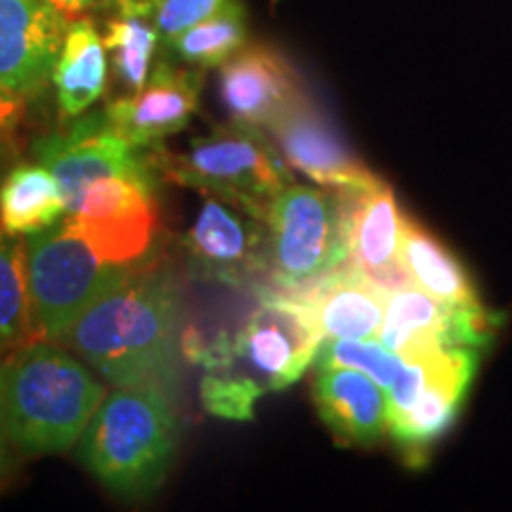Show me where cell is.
Here are the masks:
<instances>
[{
    "mask_svg": "<svg viewBox=\"0 0 512 512\" xmlns=\"http://www.w3.org/2000/svg\"><path fill=\"white\" fill-rule=\"evenodd\" d=\"M181 337L176 283L162 268L140 264L55 342L72 349L114 387L159 384L169 389Z\"/></svg>",
    "mask_w": 512,
    "mask_h": 512,
    "instance_id": "cell-1",
    "label": "cell"
},
{
    "mask_svg": "<svg viewBox=\"0 0 512 512\" xmlns=\"http://www.w3.org/2000/svg\"><path fill=\"white\" fill-rule=\"evenodd\" d=\"M155 169L171 183L219 197L254 219L266 221L273 197L292 183L290 164L264 128L230 121L195 138L185 152L147 147Z\"/></svg>",
    "mask_w": 512,
    "mask_h": 512,
    "instance_id": "cell-4",
    "label": "cell"
},
{
    "mask_svg": "<svg viewBox=\"0 0 512 512\" xmlns=\"http://www.w3.org/2000/svg\"><path fill=\"white\" fill-rule=\"evenodd\" d=\"M53 86L62 121L86 114L105 95L107 48L93 19L76 17L69 24L53 74Z\"/></svg>",
    "mask_w": 512,
    "mask_h": 512,
    "instance_id": "cell-19",
    "label": "cell"
},
{
    "mask_svg": "<svg viewBox=\"0 0 512 512\" xmlns=\"http://www.w3.org/2000/svg\"><path fill=\"white\" fill-rule=\"evenodd\" d=\"M105 48L112 69L128 93H136L152 72L159 43L157 0H107Z\"/></svg>",
    "mask_w": 512,
    "mask_h": 512,
    "instance_id": "cell-20",
    "label": "cell"
},
{
    "mask_svg": "<svg viewBox=\"0 0 512 512\" xmlns=\"http://www.w3.org/2000/svg\"><path fill=\"white\" fill-rule=\"evenodd\" d=\"M183 252L200 278L245 285L266 275V223L219 197H204L200 214L183 235Z\"/></svg>",
    "mask_w": 512,
    "mask_h": 512,
    "instance_id": "cell-13",
    "label": "cell"
},
{
    "mask_svg": "<svg viewBox=\"0 0 512 512\" xmlns=\"http://www.w3.org/2000/svg\"><path fill=\"white\" fill-rule=\"evenodd\" d=\"M347 223V264L384 290L408 283L401 266L403 214L394 190L382 178L366 188L339 192Z\"/></svg>",
    "mask_w": 512,
    "mask_h": 512,
    "instance_id": "cell-15",
    "label": "cell"
},
{
    "mask_svg": "<svg viewBox=\"0 0 512 512\" xmlns=\"http://www.w3.org/2000/svg\"><path fill=\"white\" fill-rule=\"evenodd\" d=\"M401 266L408 283L451 306H479L477 287L458 256L411 216L403 219Z\"/></svg>",
    "mask_w": 512,
    "mask_h": 512,
    "instance_id": "cell-21",
    "label": "cell"
},
{
    "mask_svg": "<svg viewBox=\"0 0 512 512\" xmlns=\"http://www.w3.org/2000/svg\"><path fill=\"white\" fill-rule=\"evenodd\" d=\"M249 43L247 8L242 0H226L214 15L169 38L166 46L178 60L197 69L226 64Z\"/></svg>",
    "mask_w": 512,
    "mask_h": 512,
    "instance_id": "cell-24",
    "label": "cell"
},
{
    "mask_svg": "<svg viewBox=\"0 0 512 512\" xmlns=\"http://www.w3.org/2000/svg\"><path fill=\"white\" fill-rule=\"evenodd\" d=\"M202 83L200 69L162 60L136 93L112 100L105 112L128 143L147 150L190 124Z\"/></svg>",
    "mask_w": 512,
    "mask_h": 512,
    "instance_id": "cell-14",
    "label": "cell"
},
{
    "mask_svg": "<svg viewBox=\"0 0 512 512\" xmlns=\"http://www.w3.org/2000/svg\"><path fill=\"white\" fill-rule=\"evenodd\" d=\"M176 441L178 415L169 389L126 384L93 413L79 439V458L117 496L145 498L164 482Z\"/></svg>",
    "mask_w": 512,
    "mask_h": 512,
    "instance_id": "cell-3",
    "label": "cell"
},
{
    "mask_svg": "<svg viewBox=\"0 0 512 512\" xmlns=\"http://www.w3.org/2000/svg\"><path fill=\"white\" fill-rule=\"evenodd\" d=\"M320 420L342 446H373L389 434V399L373 377L347 366H320L313 375Z\"/></svg>",
    "mask_w": 512,
    "mask_h": 512,
    "instance_id": "cell-18",
    "label": "cell"
},
{
    "mask_svg": "<svg viewBox=\"0 0 512 512\" xmlns=\"http://www.w3.org/2000/svg\"><path fill=\"white\" fill-rule=\"evenodd\" d=\"M24 242L38 328L46 339L60 337L88 306L140 266L121 264L76 228L67 214L53 226L24 235Z\"/></svg>",
    "mask_w": 512,
    "mask_h": 512,
    "instance_id": "cell-5",
    "label": "cell"
},
{
    "mask_svg": "<svg viewBox=\"0 0 512 512\" xmlns=\"http://www.w3.org/2000/svg\"><path fill=\"white\" fill-rule=\"evenodd\" d=\"M479 349H446L425 358L418 392L399 411L389 413V437L406 460L422 467L432 446L458 418L479 363Z\"/></svg>",
    "mask_w": 512,
    "mask_h": 512,
    "instance_id": "cell-10",
    "label": "cell"
},
{
    "mask_svg": "<svg viewBox=\"0 0 512 512\" xmlns=\"http://www.w3.org/2000/svg\"><path fill=\"white\" fill-rule=\"evenodd\" d=\"M8 171H10V147H8V140H0V183H3V178Z\"/></svg>",
    "mask_w": 512,
    "mask_h": 512,
    "instance_id": "cell-30",
    "label": "cell"
},
{
    "mask_svg": "<svg viewBox=\"0 0 512 512\" xmlns=\"http://www.w3.org/2000/svg\"><path fill=\"white\" fill-rule=\"evenodd\" d=\"M27 271V242L0 228V356L41 339Z\"/></svg>",
    "mask_w": 512,
    "mask_h": 512,
    "instance_id": "cell-23",
    "label": "cell"
},
{
    "mask_svg": "<svg viewBox=\"0 0 512 512\" xmlns=\"http://www.w3.org/2000/svg\"><path fill=\"white\" fill-rule=\"evenodd\" d=\"M143 150L121 136L105 110L76 117L67 128L38 138L31 147L36 162L57 178L67 207L88 183L100 178L124 176L155 188L157 169L150 152Z\"/></svg>",
    "mask_w": 512,
    "mask_h": 512,
    "instance_id": "cell-8",
    "label": "cell"
},
{
    "mask_svg": "<svg viewBox=\"0 0 512 512\" xmlns=\"http://www.w3.org/2000/svg\"><path fill=\"white\" fill-rule=\"evenodd\" d=\"M323 339L309 306L275 290L233 335V361L223 370L252 377L264 394L283 392L316 363Z\"/></svg>",
    "mask_w": 512,
    "mask_h": 512,
    "instance_id": "cell-7",
    "label": "cell"
},
{
    "mask_svg": "<svg viewBox=\"0 0 512 512\" xmlns=\"http://www.w3.org/2000/svg\"><path fill=\"white\" fill-rule=\"evenodd\" d=\"M302 93L306 88L294 64L266 43H247L238 55L221 64L219 95L235 124L266 131Z\"/></svg>",
    "mask_w": 512,
    "mask_h": 512,
    "instance_id": "cell-16",
    "label": "cell"
},
{
    "mask_svg": "<svg viewBox=\"0 0 512 512\" xmlns=\"http://www.w3.org/2000/svg\"><path fill=\"white\" fill-rule=\"evenodd\" d=\"M50 3L57 5L62 12H67L69 17H79L83 12L88 10H95V8H102V5L107 3V0H50Z\"/></svg>",
    "mask_w": 512,
    "mask_h": 512,
    "instance_id": "cell-29",
    "label": "cell"
},
{
    "mask_svg": "<svg viewBox=\"0 0 512 512\" xmlns=\"http://www.w3.org/2000/svg\"><path fill=\"white\" fill-rule=\"evenodd\" d=\"M67 214L60 183L43 164H17L0 183V228L31 235Z\"/></svg>",
    "mask_w": 512,
    "mask_h": 512,
    "instance_id": "cell-22",
    "label": "cell"
},
{
    "mask_svg": "<svg viewBox=\"0 0 512 512\" xmlns=\"http://www.w3.org/2000/svg\"><path fill=\"white\" fill-rule=\"evenodd\" d=\"M266 131L290 169H297L316 185L344 192L377 181L309 93L299 95Z\"/></svg>",
    "mask_w": 512,
    "mask_h": 512,
    "instance_id": "cell-12",
    "label": "cell"
},
{
    "mask_svg": "<svg viewBox=\"0 0 512 512\" xmlns=\"http://www.w3.org/2000/svg\"><path fill=\"white\" fill-rule=\"evenodd\" d=\"M226 0H157V29L164 41L190 29L192 24L202 22Z\"/></svg>",
    "mask_w": 512,
    "mask_h": 512,
    "instance_id": "cell-26",
    "label": "cell"
},
{
    "mask_svg": "<svg viewBox=\"0 0 512 512\" xmlns=\"http://www.w3.org/2000/svg\"><path fill=\"white\" fill-rule=\"evenodd\" d=\"M280 292L309 306L325 339H380L389 290L351 264H342L297 290Z\"/></svg>",
    "mask_w": 512,
    "mask_h": 512,
    "instance_id": "cell-17",
    "label": "cell"
},
{
    "mask_svg": "<svg viewBox=\"0 0 512 512\" xmlns=\"http://www.w3.org/2000/svg\"><path fill=\"white\" fill-rule=\"evenodd\" d=\"M17 456H22V453H19L15 439H12L10 422L3 406V394H0V489L10 482L12 472L17 467Z\"/></svg>",
    "mask_w": 512,
    "mask_h": 512,
    "instance_id": "cell-27",
    "label": "cell"
},
{
    "mask_svg": "<svg viewBox=\"0 0 512 512\" xmlns=\"http://www.w3.org/2000/svg\"><path fill=\"white\" fill-rule=\"evenodd\" d=\"M24 105L27 102L0 88V140H10L12 133H15V128L24 117Z\"/></svg>",
    "mask_w": 512,
    "mask_h": 512,
    "instance_id": "cell-28",
    "label": "cell"
},
{
    "mask_svg": "<svg viewBox=\"0 0 512 512\" xmlns=\"http://www.w3.org/2000/svg\"><path fill=\"white\" fill-rule=\"evenodd\" d=\"M200 396L207 413L226 420H252L256 401L264 389L252 377L235 370H209L200 384Z\"/></svg>",
    "mask_w": 512,
    "mask_h": 512,
    "instance_id": "cell-25",
    "label": "cell"
},
{
    "mask_svg": "<svg viewBox=\"0 0 512 512\" xmlns=\"http://www.w3.org/2000/svg\"><path fill=\"white\" fill-rule=\"evenodd\" d=\"M72 17L50 0H0V88L22 102L53 83Z\"/></svg>",
    "mask_w": 512,
    "mask_h": 512,
    "instance_id": "cell-11",
    "label": "cell"
},
{
    "mask_svg": "<svg viewBox=\"0 0 512 512\" xmlns=\"http://www.w3.org/2000/svg\"><path fill=\"white\" fill-rule=\"evenodd\" d=\"M494 332V316L482 304L451 306L406 283L387 294L380 342L406 361H415L446 349L484 351Z\"/></svg>",
    "mask_w": 512,
    "mask_h": 512,
    "instance_id": "cell-9",
    "label": "cell"
},
{
    "mask_svg": "<svg viewBox=\"0 0 512 512\" xmlns=\"http://www.w3.org/2000/svg\"><path fill=\"white\" fill-rule=\"evenodd\" d=\"M264 223L266 275L275 290H297L347 264V223L337 190L285 185Z\"/></svg>",
    "mask_w": 512,
    "mask_h": 512,
    "instance_id": "cell-6",
    "label": "cell"
},
{
    "mask_svg": "<svg viewBox=\"0 0 512 512\" xmlns=\"http://www.w3.org/2000/svg\"><path fill=\"white\" fill-rule=\"evenodd\" d=\"M0 394L12 439L31 458L79 444L107 389L64 344L41 337L0 356Z\"/></svg>",
    "mask_w": 512,
    "mask_h": 512,
    "instance_id": "cell-2",
    "label": "cell"
}]
</instances>
